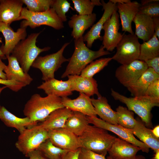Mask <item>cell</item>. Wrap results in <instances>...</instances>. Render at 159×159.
<instances>
[{
	"mask_svg": "<svg viewBox=\"0 0 159 159\" xmlns=\"http://www.w3.org/2000/svg\"><path fill=\"white\" fill-rule=\"evenodd\" d=\"M155 34L159 39V17L153 18Z\"/></svg>",
	"mask_w": 159,
	"mask_h": 159,
	"instance_id": "f6af8a7d",
	"label": "cell"
},
{
	"mask_svg": "<svg viewBox=\"0 0 159 159\" xmlns=\"http://www.w3.org/2000/svg\"><path fill=\"white\" fill-rule=\"evenodd\" d=\"M51 8L55 10L58 16L63 22L67 21L66 13L70 8V3L66 0H54Z\"/></svg>",
	"mask_w": 159,
	"mask_h": 159,
	"instance_id": "8d00e7d4",
	"label": "cell"
},
{
	"mask_svg": "<svg viewBox=\"0 0 159 159\" xmlns=\"http://www.w3.org/2000/svg\"><path fill=\"white\" fill-rule=\"evenodd\" d=\"M112 60V57H107L101 58L93 61L82 70L80 75L88 78H93L95 74L107 66Z\"/></svg>",
	"mask_w": 159,
	"mask_h": 159,
	"instance_id": "836d02e7",
	"label": "cell"
},
{
	"mask_svg": "<svg viewBox=\"0 0 159 159\" xmlns=\"http://www.w3.org/2000/svg\"><path fill=\"white\" fill-rule=\"evenodd\" d=\"M7 87L5 86H4L2 87H0V95L2 91ZM1 107L0 105V110L1 108Z\"/></svg>",
	"mask_w": 159,
	"mask_h": 159,
	"instance_id": "db71d44e",
	"label": "cell"
},
{
	"mask_svg": "<svg viewBox=\"0 0 159 159\" xmlns=\"http://www.w3.org/2000/svg\"><path fill=\"white\" fill-rule=\"evenodd\" d=\"M73 91L82 93L90 97L94 95L97 97L101 95L98 91L97 81L93 78H88L80 75H69L67 76Z\"/></svg>",
	"mask_w": 159,
	"mask_h": 159,
	"instance_id": "d6986e66",
	"label": "cell"
},
{
	"mask_svg": "<svg viewBox=\"0 0 159 159\" xmlns=\"http://www.w3.org/2000/svg\"><path fill=\"white\" fill-rule=\"evenodd\" d=\"M62 98L64 107L73 111L81 112L86 116L97 117V115L90 97L82 93H80L76 98L71 99L68 97Z\"/></svg>",
	"mask_w": 159,
	"mask_h": 159,
	"instance_id": "2e32d148",
	"label": "cell"
},
{
	"mask_svg": "<svg viewBox=\"0 0 159 159\" xmlns=\"http://www.w3.org/2000/svg\"><path fill=\"white\" fill-rule=\"evenodd\" d=\"M26 28L20 27L14 32L9 25L0 21V32L4 38L5 43L0 48L6 57L11 54L16 45L27 36Z\"/></svg>",
	"mask_w": 159,
	"mask_h": 159,
	"instance_id": "9a60e30c",
	"label": "cell"
},
{
	"mask_svg": "<svg viewBox=\"0 0 159 159\" xmlns=\"http://www.w3.org/2000/svg\"><path fill=\"white\" fill-rule=\"evenodd\" d=\"M48 138V131L37 124L26 128L20 133L15 145L26 157L31 152L37 149L41 144Z\"/></svg>",
	"mask_w": 159,
	"mask_h": 159,
	"instance_id": "52a82bcc",
	"label": "cell"
},
{
	"mask_svg": "<svg viewBox=\"0 0 159 159\" xmlns=\"http://www.w3.org/2000/svg\"><path fill=\"white\" fill-rule=\"evenodd\" d=\"M148 68L145 62L137 59L120 65L116 70L115 75L118 81L127 87L135 82Z\"/></svg>",
	"mask_w": 159,
	"mask_h": 159,
	"instance_id": "8fae6325",
	"label": "cell"
},
{
	"mask_svg": "<svg viewBox=\"0 0 159 159\" xmlns=\"http://www.w3.org/2000/svg\"><path fill=\"white\" fill-rule=\"evenodd\" d=\"M74 9L79 15H89L92 13L95 6L91 0H72Z\"/></svg>",
	"mask_w": 159,
	"mask_h": 159,
	"instance_id": "74e56055",
	"label": "cell"
},
{
	"mask_svg": "<svg viewBox=\"0 0 159 159\" xmlns=\"http://www.w3.org/2000/svg\"><path fill=\"white\" fill-rule=\"evenodd\" d=\"M116 5L121 20L122 31L134 34L132 29V22L138 13L140 4L133 1L124 4H117Z\"/></svg>",
	"mask_w": 159,
	"mask_h": 159,
	"instance_id": "ac0fdd59",
	"label": "cell"
},
{
	"mask_svg": "<svg viewBox=\"0 0 159 159\" xmlns=\"http://www.w3.org/2000/svg\"><path fill=\"white\" fill-rule=\"evenodd\" d=\"M91 1L95 6H102L101 2L99 0H91Z\"/></svg>",
	"mask_w": 159,
	"mask_h": 159,
	"instance_id": "681fc988",
	"label": "cell"
},
{
	"mask_svg": "<svg viewBox=\"0 0 159 159\" xmlns=\"http://www.w3.org/2000/svg\"><path fill=\"white\" fill-rule=\"evenodd\" d=\"M72 112L73 111L66 107L57 109L52 112L43 121L37 124L47 131L64 128L66 120Z\"/></svg>",
	"mask_w": 159,
	"mask_h": 159,
	"instance_id": "603a6c76",
	"label": "cell"
},
{
	"mask_svg": "<svg viewBox=\"0 0 159 159\" xmlns=\"http://www.w3.org/2000/svg\"><path fill=\"white\" fill-rule=\"evenodd\" d=\"M74 50L69 63L61 76L64 78L69 75H80L82 70L92 62L102 56L110 54L102 45L97 51L88 48L84 43L83 37L74 40Z\"/></svg>",
	"mask_w": 159,
	"mask_h": 159,
	"instance_id": "7a4b0ae2",
	"label": "cell"
},
{
	"mask_svg": "<svg viewBox=\"0 0 159 159\" xmlns=\"http://www.w3.org/2000/svg\"><path fill=\"white\" fill-rule=\"evenodd\" d=\"M79 159H107L105 156L95 153L82 147L80 148Z\"/></svg>",
	"mask_w": 159,
	"mask_h": 159,
	"instance_id": "ab89813d",
	"label": "cell"
},
{
	"mask_svg": "<svg viewBox=\"0 0 159 159\" xmlns=\"http://www.w3.org/2000/svg\"><path fill=\"white\" fill-rule=\"evenodd\" d=\"M64 107L61 97L52 95L43 97L36 93L26 103L23 112L24 115L35 125L43 121L54 110Z\"/></svg>",
	"mask_w": 159,
	"mask_h": 159,
	"instance_id": "6da1fadb",
	"label": "cell"
},
{
	"mask_svg": "<svg viewBox=\"0 0 159 159\" xmlns=\"http://www.w3.org/2000/svg\"><path fill=\"white\" fill-rule=\"evenodd\" d=\"M48 132L49 140L59 148L71 150L81 147L78 137L65 128L52 129Z\"/></svg>",
	"mask_w": 159,
	"mask_h": 159,
	"instance_id": "4fadbf2b",
	"label": "cell"
},
{
	"mask_svg": "<svg viewBox=\"0 0 159 159\" xmlns=\"http://www.w3.org/2000/svg\"><path fill=\"white\" fill-rule=\"evenodd\" d=\"M140 148L121 138H116L108 151L112 159H136Z\"/></svg>",
	"mask_w": 159,
	"mask_h": 159,
	"instance_id": "e0dca14e",
	"label": "cell"
},
{
	"mask_svg": "<svg viewBox=\"0 0 159 159\" xmlns=\"http://www.w3.org/2000/svg\"><path fill=\"white\" fill-rule=\"evenodd\" d=\"M78 138L81 147L105 156L116 138L107 130L89 125Z\"/></svg>",
	"mask_w": 159,
	"mask_h": 159,
	"instance_id": "3957f363",
	"label": "cell"
},
{
	"mask_svg": "<svg viewBox=\"0 0 159 159\" xmlns=\"http://www.w3.org/2000/svg\"><path fill=\"white\" fill-rule=\"evenodd\" d=\"M21 19L24 20L21 22L20 27L26 28L29 26L34 29L42 25H47L60 30L64 27L63 22L52 8L44 12H36L24 7L17 21Z\"/></svg>",
	"mask_w": 159,
	"mask_h": 159,
	"instance_id": "8992f818",
	"label": "cell"
},
{
	"mask_svg": "<svg viewBox=\"0 0 159 159\" xmlns=\"http://www.w3.org/2000/svg\"><path fill=\"white\" fill-rule=\"evenodd\" d=\"M152 159H159V151L155 153Z\"/></svg>",
	"mask_w": 159,
	"mask_h": 159,
	"instance_id": "816d5d0a",
	"label": "cell"
},
{
	"mask_svg": "<svg viewBox=\"0 0 159 159\" xmlns=\"http://www.w3.org/2000/svg\"><path fill=\"white\" fill-rule=\"evenodd\" d=\"M6 65L2 61L0 57V78L4 80H7L6 74L4 70Z\"/></svg>",
	"mask_w": 159,
	"mask_h": 159,
	"instance_id": "bcb514c9",
	"label": "cell"
},
{
	"mask_svg": "<svg viewBox=\"0 0 159 159\" xmlns=\"http://www.w3.org/2000/svg\"><path fill=\"white\" fill-rule=\"evenodd\" d=\"M152 130V131L154 135L157 138H159V125L155 126L153 130Z\"/></svg>",
	"mask_w": 159,
	"mask_h": 159,
	"instance_id": "c3c4849f",
	"label": "cell"
},
{
	"mask_svg": "<svg viewBox=\"0 0 159 159\" xmlns=\"http://www.w3.org/2000/svg\"><path fill=\"white\" fill-rule=\"evenodd\" d=\"M37 88L44 90L47 95H52L61 98L68 97L72 94L68 80L63 81L54 78L43 82Z\"/></svg>",
	"mask_w": 159,
	"mask_h": 159,
	"instance_id": "7402d4cb",
	"label": "cell"
},
{
	"mask_svg": "<svg viewBox=\"0 0 159 159\" xmlns=\"http://www.w3.org/2000/svg\"><path fill=\"white\" fill-rule=\"evenodd\" d=\"M97 97V99L93 97L91 98L97 115L100 119L109 123L118 125L116 112L112 109L107 98L101 95Z\"/></svg>",
	"mask_w": 159,
	"mask_h": 159,
	"instance_id": "484cf974",
	"label": "cell"
},
{
	"mask_svg": "<svg viewBox=\"0 0 159 159\" xmlns=\"http://www.w3.org/2000/svg\"><path fill=\"white\" fill-rule=\"evenodd\" d=\"M159 56V41L155 35L148 41L140 44L138 59L144 62Z\"/></svg>",
	"mask_w": 159,
	"mask_h": 159,
	"instance_id": "4dcf8cb0",
	"label": "cell"
},
{
	"mask_svg": "<svg viewBox=\"0 0 159 159\" xmlns=\"http://www.w3.org/2000/svg\"><path fill=\"white\" fill-rule=\"evenodd\" d=\"M110 1L115 4H124L131 1L130 0H110Z\"/></svg>",
	"mask_w": 159,
	"mask_h": 159,
	"instance_id": "7dc6e473",
	"label": "cell"
},
{
	"mask_svg": "<svg viewBox=\"0 0 159 159\" xmlns=\"http://www.w3.org/2000/svg\"><path fill=\"white\" fill-rule=\"evenodd\" d=\"M103 13L99 21L94 24L90 30L83 37L84 42H87V46L91 48L95 41L97 39L102 40V37L100 35L103 25L106 21L111 16L114 11L117 10L116 4L112 3L109 0L106 3L103 0L101 1Z\"/></svg>",
	"mask_w": 159,
	"mask_h": 159,
	"instance_id": "5bb4252c",
	"label": "cell"
},
{
	"mask_svg": "<svg viewBox=\"0 0 159 159\" xmlns=\"http://www.w3.org/2000/svg\"><path fill=\"white\" fill-rule=\"evenodd\" d=\"M41 32L32 33L21 40L11 54L16 58L25 73H28L33 63L41 53L51 49L49 47L41 48L36 45L37 39Z\"/></svg>",
	"mask_w": 159,
	"mask_h": 159,
	"instance_id": "5b68a950",
	"label": "cell"
},
{
	"mask_svg": "<svg viewBox=\"0 0 159 159\" xmlns=\"http://www.w3.org/2000/svg\"><path fill=\"white\" fill-rule=\"evenodd\" d=\"M80 148L76 149L69 150L66 154L63 159H79Z\"/></svg>",
	"mask_w": 159,
	"mask_h": 159,
	"instance_id": "ee69618b",
	"label": "cell"
},
{
	"mask_svg": "<svg viewBox=\"0 0 159 159\" xmlns=\"http://www.w3.org/2000/svg\"><path fill=\"white\" fill-rule=\"evenodd\" d=\"M26 157L29 158V159H49L38 149L31 152Z\"/></svg>",
	"mask_w": 159,
	"mask_h": 159,
	"instance_id": "7bdbcfd3",
	"label": "cell"
},
{
	"mask_svg": "<svg viewBox=\"0 0 159 159\" xmlns=\"http://www.w3.org/2000/svg\"><path fill=\"white\" fill-rule=\"evenodd\" d=\"M107 159H112L109 156L107 157ZM136 159H145V158L142 155H137Z\"/></svg>",
	"mask_w": 159,
	"mask_h": 159,
	"instance_id": "f5cc1de1",
	"label": "cell"
},
{
	"mask_svg": "<svg viewBox=\"0 0 159 159\" xmlns=\"http://www.w3.org/2000/svg\"><path fill=\"white\" fill-rule=\"evenodd\" d=\"M26 6L29 11L36 12H44L49 10L54 0H21Z\"/></svg>",
	"mask_w": 159,
	"mask_h": 159,
	"instance_id": "d590c367",
	"label": "cell"
},
{
	"mask_svg": "<svg viewBox=\"0 0 159 159\" xmlns=\"http://www.w3.org/2000/svg\"><path fill=\"white\" fill-rule=\"evenodd\" d=\"M158 78L159 74L156 73L152 68H148L135 82L127 88L134 97L144 96L150 85Z\"/></svg>",
	"mask_w": 159,
	"mask_h": 159,
	"instance_id": "4316f807",
	"label": "cell"
},
{
	"mask_svg": "<svg viewBox=\"0 0 159 159\" xmlns=\"http://www.w3.org/2000/svg\"><path fill=\"white\" fill-rule=\"evenodd\" d=\"M8 64L4 70L7 80H14L29 85L33 80L28 73L24 72L16 58L11 55L6 57Z\"/></svg>",
	"mask_w": 159,
	"mask_h": 159,
	"instance_id": "cb8c5ba5",
	"label": "cell"
},
{
	"mask_svg": "<svg viewBox=\"0 0 159 159\" xmlns=\"http://www.w3.org/2000/svg\"><path fill=\"white\" fill-rule=\"evenodd\" d=\"M111 95L113 98L125 104L127 108L137 114L147 127H152L151 110L159 106V100L144 95L127 97L111 89Z\"/></svg>",
	"mask_w": 159,
	"mask_h": 159,
	"instance_id": "277c9868",
	"label": "cell"
},
{
	"mask_svg": "<svg viewBox=\"0 0 159 159\" xmlns=\"http://www.w3.org/2000/svg\"><path fill=\"white\" fill-rule=\"evenodd\" d=\"M138 14H145L152 18L159 17V0H142Z\"/></svg>",
	"mask_w": 159,
	"mask_h": 159,
	"instance_id": "e575fe53",
	"label": "cell"
},
{
	"mask_svg": "<svg viewBox=\"0 0 159 159\" xmlns=\"http://www.w3.org/2000/svg\"><path fill=\"white\" fill-rule=\"evenodd\" d=\"M87 117L89 124H92L96 126L112 132L121 139L139 147L143 152H149V147L135 137L131 129L124 127L118 125L109 123L97 117L87 116Z\"/></svg>",
	"mask_w": 159,
	"mask_h": 159,
	"instance_id": "30bf717a",
	"label": "cell"
},
{
	"mask_svg": "<svg viewBox=\"0 0 159 159\" xmlns=\"http://www.w3.org/2000/svg\"><path fill=\"white\" fill-rule=\"evenodd\" d=\"M96 16L95 13L89 15H72L68 22V24L72 29L71 35L73 38L76 39L83 37L85 31L94 24Z\"/></svg>",
	"mask_w": 159,
	"mask_h": 159,
	"instance_id": "44dd1931",
	"label": "cell"
},
{
	"mask_svg": "<svg viewBox=\"0 0 159 159\" xmlns=\"http://www.w3.org/2000/svg\"><path fill=\"white\" fill-rule=\"evenodd\" d=\"M0 119L7 126L16 128L20 133L26 127L34 126L28 117L21 118L17 117L4 106L1 107L0 110Z\"/></svg>",
	"mask_w": 159,
	"mask_h": 159,
	"instance_id": "f1b7e54d",
	"label": "cell"
},
{
	"mask_svg": "<svg viewBox=\"0 0 159 159\" xmlns=\"http://www.w3.org/2000/svg\"><path fill=\"white\" fill-rule=\"evenodd\" d=\"M69 42L64 43L61 49L55 53L44 56H38L33 63L32 67L39 69L42 73V80L46 81L54 78L55 72L61 67L62 64L69 62V59L65 58L63 53Z\"/></svg>",
	"mask_w": 159,
	"mask_h": 159,
	"instance_id": "ba28073f",
	"label": "cell"
},
{
	"mask_svg": "<svg viewBox=\"0 0 159 159\" xmlns=\"http://www.w3.org/2000/svg\"><path fill=\"white\" fill-rule=\"evenodd\" d=\"M133 21L135 27L134 34L138 39L143 42L148 41L155 34L153 18L145 14H136Z\"/></svg>",
	"mask_w": 159,
	"mask_h": 159,
	"instance_id": "d4e9b609",
	"label": "cell"
},
{
	"mask_svg": "<svg viewBox=\"0 0 159 159\" xmlns=\"http://www.w3.org/2000/svg\"><path fill=\"white\" fill-rule=\"evenodd\" d=\"M132 130L134 135L141 142L152 149L154 153L159 151V139L153 133L152 130L146 127L144 124L139 120Z\"/></svg>",
	"mask_w": 159,
	"mask_h": 159,
	"instance_id": "83f0119b",
	"label": "cell"
},
{
	"mask_svg": "<svg viewBox=\"0 0 159 159\" xmlns=\"http://www.w3.org/2000/svg\"><path fill=\"white\" fill-rule=\"evenodd\" d=\"M118 125L129 129H132L137 120L134 117V112L127 108L120 105L116 109Z\"/></svg>",
	"mask_w": 159,
	"mask_h": 159,
	"instance_id": "d6a6232c",
	"label": "cell"
},
{
	"mask_svg": "<svg viewBox=\"0 0 159 159\" xmlns=\"http://www.w3.org/2000/svg\"><path fill=\"white\" fill-rule=\"evenodd\" d=\"M140 44L138 38L134 34H124L116 47L117 51L112 57V59L121 65L127 64L138 59Z\"/></svg>",
	"mask_w": 159,
	"mask_h": 159,
	"instance_id": "9c48e42d",
	"label": "cell"
},
{
	"mask_svg": "<svg viewBox=\"0 0 159 159\" xmlns=\"http://www.w3.org/2000/svg\"><path fill=\"white\" fill-rule=\"evenodd\" d=\"M119 18L117 10L114 11L102 28L104 34L102 37V45L105 49L109 52H112L116 48L124 34H122L119 32Z\"/></svg>",
	"mask_w": 159,
	"mask_h": 159,
	"instance_id": "7c38bea8",
	"label": "cell"
},
{
	"mask_svg": "<svg viewBox=\"0 0 159 159\" xmlns=\"http://www.w3.org/2000/svg\"><path fill=\"white\" fill-rule=\"evenodd\" d=\"M145 95L159 100V78L155 80L150 85Z\"/></svg>",
	"mask_w": 159,
	"mask_h": 159,
	"instance_id": "f35d334b",
	"label": "cell"
},
{
	"mask_svg": "<svg viewBox=\"0 0 159 159\" xmlns=\"http://www.w3.org/2000/svg\"><path fill=\"white\" fill-rule=\"evenodd\" d=\"M89 125L86 115L79 112L73 111L66 120L64 128L79 137L82 135Z\"/></svg>",
	"mask_w": 159,
	"mask_h": 159,
	"instance_id": "f546056e",
	"label": "cell"
},
{
	"mask_svg": "<svg viewBox=\"0 0 159 159\" xmlns=\"http://www.w3.org/2000/svg\"><path fill=\"white\" fill-rule=\"evenodd\" d=\"M23 4L21 0H0V21L10 25L17 21Z\"/></svg>",
	"mask_w": 159,
	"mask_h": 159,
	"instance_id": "ffe728a7",
	"label": "cell"
},
{
	"mask_svg": "<svg viewBox=\"0 0 159 159\" xmlns=\"http://www.w3.org/2000/svg\"><path fill=\"white\" fill-rule=\"evenodd\" d=\"M148 68H152L155 72L159 74V56L145 62Z\"/></svg>",
	"mask_w": 159,
	"mask_h": 159,
	"instance_id": "b9f144b4",
	"label": "cell"
},
{
	"mask_svg": "<svg viewBox=\"0 0 159 159\" xmlns=\"http://www.w3.org/2000/svg\"><path fill=\"white\" fill-rule=\"evenodd\" d=\"M2 43V38L1 37H0V43ZM0 57H1V59H6V57L1 52L0 49Z\"/></svg>",
	"mask_w": 159,
	"mask_h": 159,
	"instance_id": "f907efd6",
	"label": "cell"
},
{
	"mask_svg": "<svg viewBox=\"0 0 159 159\" xmlns=\"http://www.w3.org/2000/svg\"><path fill=\"white\" fill-rule=\"evenodd\" d=\"M0 84L4 85L13 91L17 92L26 85L14 80H4L0 78Z\"/></svg>",
	"mask_w": 159,
	"mask_h": 159,
	"instance_id": "60d3db41",
	"label": "cell"
},
{
	"mask_svg": "<svg viewBox=\"0 0 159 159\" xmlns=\"http://www.w3.org/2000/svg\"><path fill=\"white\" fill-rule=\"evenodd\" d=\"M37 149L49 159H63L69 151L55 146L49 138L42 143Z\"/></svg>",
	"mask_w": 159,
	"mask_h": 159,
	"instance_id": "1f68e13d",
	"label": "cell"
}]
</instances>
